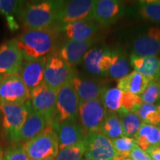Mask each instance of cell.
<instances>
[{
  "label": "cell",
  "mask_w": 160,
  "mask_h": 160,
  "mask_svg": "<svg viewBox=\"0 0 160 160\" xmlns=\"http://www.w3.org/2000/svg\"><path fill=\"white\" fill-rule=\"evenodd\" d=\"M57 39V31L53 28L26 30L16 39L18 48L26 61H34L53 52Z\"/></svg>",
  "instance_id": "1"
},
{
  "label": "cell",
  "mask_w": 160,
  "mask_h": 160,
  "mask_svg": "<svg viewBox=\"0 0 160 160\" xmlns=\"http://www.w3.org/2000/svg\"><path fill=\"white\" fill-rule=\"evenodd\" d=\"M62 2L47 0L27 4L20 11V20L26 30L50 28L57 21L58 11Z\"/></svg>",
  "instance_id": "2"
},
{
  "label": "cell",
  "mask_w": 160,
  "mask_h": 160,
  "mask_svg": "<svg viewBox=\"0 0 160 160\" xmlns=\"http://www.w3.org/2000/svg\"><path fill=\"white\" fill-rule=\"evenodd\" d=\"M24 148L31 160H45L54 157L59 152V143L57 132L52 125L24 144Z\"/></svg>",
  "instance_id": "3"
},
{
  "label": "cell",
  "mask_w": 160,
  "mask_h": 160,
  "mask_svg": "<svg viewBox=\"0 0 160 160\" xmlns=\"http://www.w3.org/2000/svg\"><path fill=\"white\" fill-rule=\"evenodd\" d=\"M75 76L74 69L60 57L59 53L52 52L48 56L44 71V82L49 88L58 91L70 82Z\"/></svg>",
  "instance_id": "4"
},
{
  "label": "cell",
  "mask_w": 160,
  "mask_h": 160,
  "mask_svg": "<svg viewBox=\"0 0 160 160\" xmlns=\"http://www.w3.org/2000/svg\"><path fill=\"white\" fill-rule=\"evenodd\" d=\"M79 108V97L71 81L58 90L56 111L51 125L53 127L68 120H77Z\"/></svg>",
  "instance_id": "5"
},
{
  "label": "cell",
  "mask_w": 160,
  "mask_h": 160,
  "mask_svg": "<svg viewBox=\"0 0 160 160\" xmlns=\"http://www.w3.org/2000/svg\"><path fill=\"white\" fill-rule=\"evenodd\" d=\"M32 109L30 99L21 105L0 102L2 128L9 141L14 143L17 133Z\"/></svg>",
  "instance_id": "6"
},
{
  "label": "cell",
  "mask_w": 160,
  "mask_h": 160,
  "mask_svg": "<svg viewBox=\"0 0 160 160\" xmlns=\"http://www.w3.org/2000/svg\"><path fill=\"white\" fill-rule=\"evenodd\" d=\"M94 0H72L64 2L60 6L57 13L58 28L67 24L82 20L93 19Z\"/></svg>",
  "instance_id": "7"
},
{
  "label": "cell",
  "mask_w": 160,
  "mask_h": 160,
  "mask_svg": "<svg viewBox=\"0 0 160 160\" xmlns=\"http://www.w3.org/2000/svg\"><path fill=\"white\" fill-rule=\"evenodd\" d=\"M31 93L19 74H6L0 81V102L21 105L30 99Z\"/></svg>",
  "instance_id": "8"
},
{
  "label": "cell",
  "mask_w": 160,
  "mask_h": 160,
  "mask_svg": "<svg viewBox=\"0 0 160 160\" xmlns=\"http://www.w3.org/2000/svg\"><path fill=\"white\" fill-rule=\"evenodd\" d=\"M57 91L42 82L31 92L30 102L32 110L45 118L48 125H51L57 105Z\"/></svg>",
  "instance_id": "9"
},
{
  "label": "cell",
  "mask_w": 160,
  "mask_h": 160,
  "mask_svg": "<svg viewBox=\"0 0 160 160\" xmlns=\"http://www.w3.org/2000/svg\"><path fill=\"white\" fill-rule=\"evenodd\" d=\"M107 111L100 99L79 104V117L80 125L88 133L101 131Z\"/></svg>",
  "instance_id": "10"
},
{
  "label": "cell",
  "mask_w": 160,
  "mask_h": 160,
  "mask_svg": "<svg viewBox=\"0 0 160 160\" xmlns=\"http://www.w3.org/2000/svg\"><path fill=\"white\" fill-rule=\"evenodd\" d=\"M85 145V157L96 160H113L116 157L112 140L100 131L86 134Z\"/></svg>",
  "instance_id": "11"
},
{
  "label": "cell",
  "mask_w": 160,
  "mask_h": 160,
  "mask_svg": "<svg viewBox=\"0 0 160 160\" xmlns=\"http://www.w3.org/2000/svg\"><path fill=\"white\" fill-rule=\"evenodd\" d=\"M22 64L23 57L15 39L0 45V76L19 74Z\"/></svg>",
  "instance_id": "12"
},
{
  "label": "cell",
  "mask_w": 160,
  "mask_h": 160,
  "mask_svg": "<svg viewBox=\"0 0 160 160\" xmlns=\"http://www.w3.org/2000/svg\"><path fill=\"white\" fill-rule=\"evenodd\" d=\"M125 5L118 0L96 1L93 11V20L98 25H109L124 14Z\"/></svg>",
  "instance_id": "13"
},
{
  "label": "cell",
  "mask_w": 160,
  "mask_h": 160,
  "mask_svg": "<svg viewBox=\"0 0 160 160\" xmlns=\"http://www.w3.org/2000/svg\"><path fill=\"white\" fill-rule=\"evenodd\" d=\"M57 132L59 148L62 149L83 141L86 137L81 125L76 120H68L53 126Z\"/></svg>",
  "instance_id": "14"
},
{
  "label": "cell",
  "mask_w": 160,
  "mask_h": 160,
  "mask_svg": "<svg viewBox=\"0 0 160 160\" xmlns=\"http://www.w3.org/2000/svg\"><path fill=\"white\" fill-rule=\"evenodd\" d=\"M160 53V28L151 27L138 37L133 46V55L138 57L157 56Z\"/></svg>",
  "instance_id": "15"
},
{
  "label": "cell",
  "mask_w": 160,
  "mask_h": 160,
  "mask_svg": "<svg viewBox=\"0 0 160 160\" xmlns=\"http://www.w3.org/2000/svg\"><path fill=\"white\" fill-rule=\"evenodd\" d=\"M48 56L34 61H26L22 64L19 75L30 93L44 82V71Z\"/></svg>",
  "instance_id": "16"
},
{
  "label": "cell",
  "mask_w": 160,
  "mask_h": 160,
  "mask_svg": "<svg viewBox=\"0 0 160 160\" xmlns=\"http://www.w3.org/2000/svg\"><path fill=\"white\" fill-rule=\"evenodd\" d=\"M71 83L79 97V104L100 99L106 88L99 82L77 75L72 79Z\"/></svg>",
  "instance_id": "17"
},
{
  "label": "cell",
  "mask_w": 160,
  "mask_h": 160,
  "mask_svg": "<svg viewBox=\"0 0 160 160\" xmlns=\"http://www.w3.org/2000/svg\"><path fill=\"white\" fill-rule=\"evenodd\" d=\"M93 42V39L85 41L68 39L60 49L59 54L64 61L73 67L83 61L85 53L89 51Z\"/></svg>",
  "instance_id": "18"
},
{
  "label": "cell",
  "mask_w": 160,
  "mask_h": 160,
  "mask_svg": "<svg viewBox=\"0 0 160 160\" xmlns=\"http://www.w3.org/2000/svg\"><path fill=\"white\" fill-rule=\"evenodd\" d=\"M48 126L45 118L31 109L25 122L17 133L14 143L21 144L27 142L36 136L41 133Z\"/></svg>",
  "instance_id": "19"
},
{
  "label": "cell",
  "mask_w": 160,
  "mask_h": 160,
  "mask_svg": "<svg viewBox=\"0 0 160 160\" xmlns=\"http://www.w3.org/2000/svg\"><path fill=\"white\" fill-rule=\"evenodd\" d=\"M99 25L91 20H82L71 22L60 28L65 32L68 39L85 41L93 39V36L97 32Z\"/></svg>",
  "instance_id": "20"
},
{
  "label": "cell",
  "mask_w": 160,
  "mask_h": 160,
  "mask_svg": "<svg viewBox=\"0 0 160 160\" xmlns=\"http://www.w3.org/2000/svg\"><path fill=\"white\" fill-rule=\"evenodd\" d=\"M131 65L134 71L148 77L153 82H157L160 75V58L157 56L138 57L131 55Z\"/></svg>",
  "instance_id": "21"
},
{
  "label": "cell",
  "mask_w": 160,
  "mask_h": 160,
  "mask_svg": "<svg viewBox=\"0 0 160 160\" xmlns=\"http://www.w3.org/2000/svg\"><path fill=\"white\" fill-rule=\"evenodd\" d=\"M152 82L150 78L133 71L117 80V88L122 92H129L140 96Z\"/></svg>",
  "instance_id": "22"
},
{
  "label": "cell",
  "mask_w": 160,
  "mask_h": 160,
  "mask_svg": "<svg viewBox=\"0 0 160 160\" xmlns=\"http://www.w3.org/2000/svg\"><path fill=\"white\" fill-rule=\"evenodd\" d=\"M133 139L145 151L150 148L160 145V127L142 122Z\"/></svg>",
  "instance_id": "23"
},
{
  "label": "cell",
  "mask_w": 160,
  "mask_h": 160,
  "mask_svg": "<svg viewBox=\"0 0 160 160\" xmlns=\"http://www.w3.org/2000/svg\"><path fill=\"white\" fill-rule=\"evenodd\" d=\"M100 132L111 140L125 137L123 134L121 119L117 113L107 111Z\"/></svg>",
  "instance_id": "24"
},
{
  "label": "cell",
  "mask_w": 160,
  "mask_h": 160,
  "mask_svg": "<svg viewBox=\"0 0 160 160\" xmlns=\"http://www.w3.org/2000/svg\"><path fill=\"white\" fill-rule=\"evenodd\" d=\"M105 51L106 48H93L90 49L85 53L83 59L84 67L88 73L91 75H102L99 69V63Z\"/></svg>",
  "instance_id": "25"
},
{
  "label": "cell",
  "mask_w": 160,
  "mask_h": 160,
  "mask_svg": "<svg viewBox=\"0 0 160 160\" xmlns=\"http://www.w3.org/2000/svg\"><path fill=\"white\" fill-rule=\"evenodd\" d=\"M122 91L117 88H105L100 97L102 103L108 112L118 113L121 106Z\"/></svg>",
  "instance_id": "26"
},
{
  "label": "cell",
  "mask_w": 160,
  "mask_h": 160,
  "mask_svg": "<svg viewBox=\"0 0 160 160\" xmlns=\"http://www.w3.org/2000/svg\"><path fill=\"white\" fill-rule=\"evenodd\" d=\"M130 63L122 53L113 51V61L108 73L115 79H119L129 73Z\"/></svg>",
  "instance_id": "27"
},
{
  "label": "cell",
  "mask_w": 160,
  "mask_h": 160,
  "mask_svg": "<svg viewBox=\"0 0 160 160\" xmlns=\"http://www.w3.org/2000/svg\"><path fill=\"white\" fill-rule=\"evenodd\" d=\"M139 14L143 19L160 23V0L139 2Z\"/></svg>",
  "instance_id": "28"
},
{
  "label": "cell",
  "mask_w": 160,
  "mask_h": 160,
  "mask_svg": "<svg viewBox=\"0 0 160 160\" xmlns=\"http://www.w3.org/2000/svg\"><path fill=\"white\" fill-rule=\"evenodd\" d=\"M142 99L140 96L133 94L129 92H122L121 99V106L118 111L120 116L135 113L143 105Z\"/></svg>",
  "instance_id": "29"
},
{
  "label": "cell",
  "mask_w": 160,
  "mask_h": 160,
  "mask_svg": "<svg viewBox=\"0 0 160 160\" xmlns=\"http://www.w3.org/2000/svg\"><path fill=\"white\" fill-rule=\"evenodd\" d=\"M120 119L124 136L130 138L133 137L143 122L137 112L121 116Z\"/></svg>",
  "instance_id": "30"
},
{
  "label": "cell",
  "mask_w": 160,
  "mask_h": 160,
  "mask_svg": "<svg viewBox=\"0 0 160 160\" xmlns=\"http://www.w3.org/2000/svg\"><path fill=\"white\" fill-rule=\"evenodd\" d=\"M85 153V139L74 145L59 150L57 160H82Z\"/></svg>",
  "instance_id": "31"
},
{
  "label": "cell",
  "mask_w": 160,
  "mask_h": 160,
  "mask_svg": "<svg viewBox=\"0 0 160 160\" xmlns=\"http://www.w3.org/2000/svg\"><path fill=\"white\" fill-rule=\"evenodd\" d=\"M143 122L160 127V113L154 104H145L137 111Z\"/></svg>",
  "instance_id": "32"
},
{
  "label": "cell",
  "mask_w": 160,
  "mask_h": 160,
  "mask_svg": "<svg viewBox=\"0 0 160 160\" xmlns=\"http://www.w3.org/2000/svg\"><path fill=\"white\" fill-rule=\"evenodd\" d=\"M116 151V157L123 159H130V153L134 147L135 142L133 138L122 137L112 140Z\"/></svg>",
  "instance_id": "33"
},
{
  "label": "cell",
  "mask_w": 160,
  "mask_h": 160,
  "mask_svg": "<svg viewBox=\"0 0 160 160\" xmlns=\"http://www.w3.org/2000/svg\"><path fill=\"white\" fill-rule=\"evenodd\" d=\"M25 2L17 0H0V13L5 17L20 13Z\"/></svg>",
  "instance_id": "34"
},
{
  "label": "cell",
  "mask_w": 160,
  "mask_h": 160,
  "mask_svg": "<svg viewBox=\"0 0 160 160\" xmlns=\"http://www.w3.org/2000/svg\"><path fill=\"white\" fill-rule=\"evenodd\" d=\"M145 104H154L160 99V85L157 82H152L140 95Z\"/></svg>",
  "instance_id": "35"
},
{
  "label": "cell",
  "mask_w": 160,
  "mask_h": 160,
  "mask_svg": "<svg viewBox=\"0 0 160 160\" xmlns=\"http://www.w3.org/2000/svg\"><path fill=\"white\" fill-rule=\"evenodd\" d=\"M3 160H31L24 146L18 144L6 149L3 155Z\"/></svg>",
  "instance_id": "36"
},
{
  "label": "cell",
  "mask_w": 160,
  "mask_h": 160,
  "mask_svg": "<svg viewBox=\"0 0 160 160\" xmlns=\"http://www.w3.org/2000/svg\"><path fill=\"white\" fill-rule=\"evenodd\" d=\"M130 159L132 160H153L147 152L143 151L137 144H135L130 153Z\"/></svg>",
  "instance_id": "37"
},
{
  "label": "cell",
  "mask_w": 160,
  "mask_h": 160,
  "mask_svg": "<svg viewBox=\"0 0 160 160\" xmlns=\"http://www.w3.org/2000/svg\"><path fill=\"white\" fill-rule=\"evenodd\" d=\"M146 152L153 160H160V145L150 148Z\"/></svg>",
  "instance_id": "38"
},
{
  "label": "cell",
  "mask_w": 160,
  "mask_h": 160,
  "mask_svg": "<svg viewBox=\"0 0 160 160\" xmlns=\"http://www.w3.org/2000/svg\"><path fill=\"white\" fill-rule=\"evenodd\" d=\"M6 19H7L8 25L11 31H13V30H17L19 28V25L16 21V19L13 17V16H8V17H6Z\"/></svg>",
  "instance_id": "39"
},
{
  "label": "cell",
  "mask_w": 160,
  "mask_h": 160,
  "mask_svg": "<svg viewBox=\"0 0 160 160\" xmlns=\"http://www.w3.org/2000/svg\"><path fill=\"white\" fill-rule=\"evenodd\" d=\"M3 151H2V147L1 145H0V160H3Z\"/></svg>",
  "instance_id": "40"
},
{
  "label": "cell",
  "mask_w": 160,
  "mask_h": 160,
  "mask_svg": "<svg viewBox=\"0 0 160 160\" xmlns=\"http://www.w3.org/2000/svg\"><path fill=\"white\" fill-rule=\"evenodd\" d=\"M45 160H57V159H56V157H51L47 158V159Z\"/></svg>",
  "instance_id": "41"
},
{
  "label": "cell",
  "mask_w": 160,
  "mask_h": 160,
  "mask_svg": "<svg viewBox=\"0 0 160 160\" xmlns=\"http://www.w3.org/2000/svg\"><path fill=\"white\" fill-rule=\"evenodd\" d=\"M157 107V108H158V110H159V113H160V99L159 100V101H158Z\"/></svg>",
  "instance_id": "42"
},
{
  "label": "cell",
  "mask_w": 160,
  "mask_h": 160,
  "mask_svg": "<svg viewBox=\"0 0 160 160\" xmlns=\"http://www.w3.org/2000/svg\"><path fill=\"white\" fill-rule=\"evenodd\" d=\"M82 160H96L94 159H92V158H90V157H85V159H82Z\"/></svg>",
  "instance_id": "43"
},
{
  "label": "cell",
  "mask_w": 160,
  "mask_h": 160,
  "mask_svg": "<svg viewBox=\"0 0 160 160\" xmlns=\"http://www.w3.org/2000/svg\"><path fill=\"white\" fill-rule=\"evenodd\" d=\"M157 82L159 83V85H160V75H159V78H158V80H157Z\"/></svg>",
  "instance_id": "44"
},
{
  "label": "cell",
  "mask_w": 160,
  "mask_h": 160,
  "mask_svg": "<svg viewBox=\"0 0 160 160\" xmlns=\"http://www.w3.org/2000/svg\"><path fill=\"white\" fill-rule=\"evenodd\" d=\"M2 76H0V81H1V79H2Z\"/></svg>",
  "instance_id": "45"
},
{
  "label": "cell",
  "mask_w": 160,
  "mask_h": 160,
  "mask_svg": "<svg viewBox=\"0 0 160 160\" xmlns=\"http://www.w3.org/2000/svg\"><path fill=\"white\" fill-rule=\"evenodd\" d=\"M125 160H132V159H125Z\"/></svg>",
  "instance_id": "46"
}]
</instances>
